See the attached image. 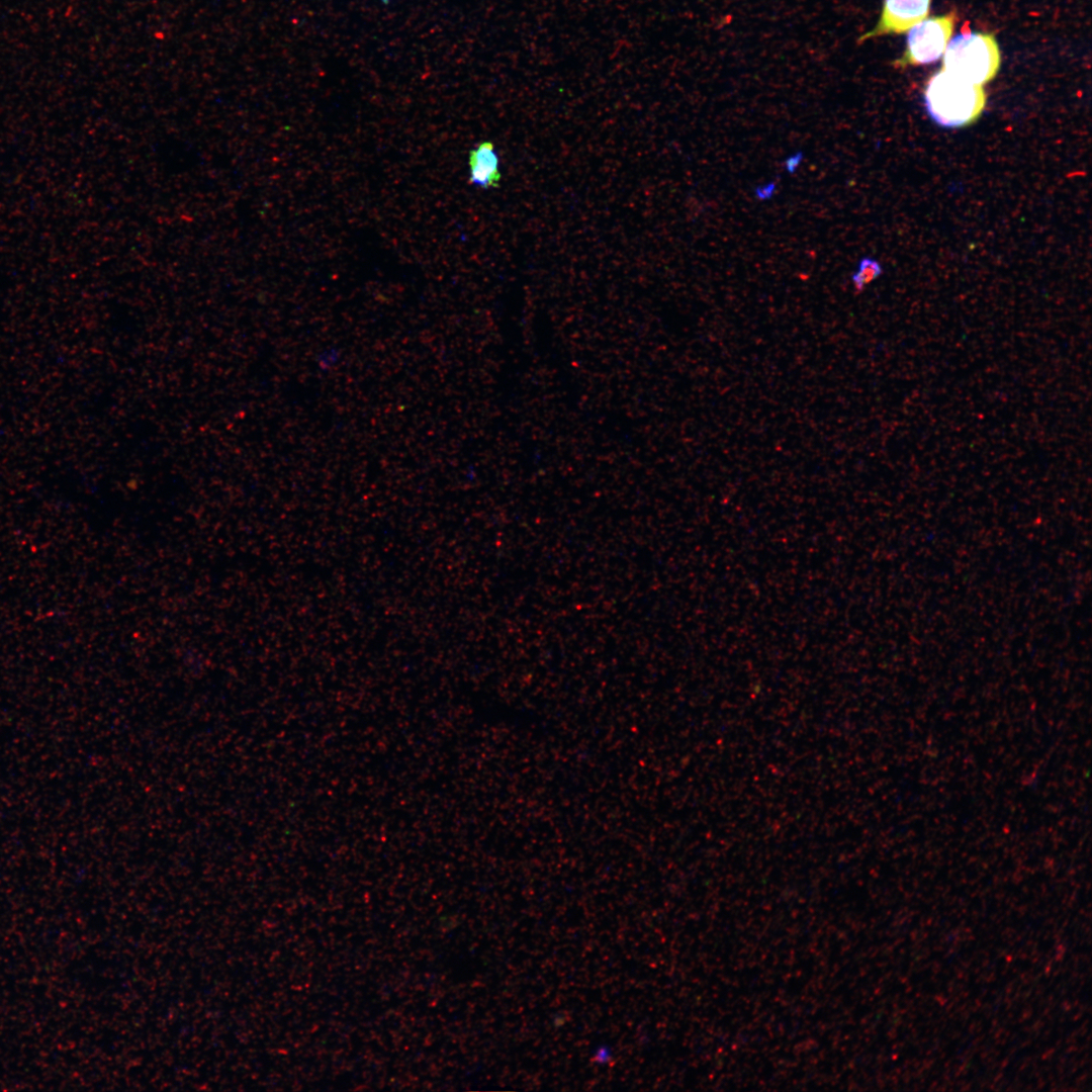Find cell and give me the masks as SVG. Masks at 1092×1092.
I'll return each instance as SVG.
<instances>
[{"instance_id": "9", "label": "cell", "mask_w": 1092, "mask_h": 1092, "mask_svg": "<svg viewBox=\"0 0 1092 1092\" xmlns=\"http://www.w3.org/2000/svg\"><path fill=\"white\" fill-rule=\"evenodd\" d=\"M380 1L382 2V4H384V5H388V4L390 3V1H391V0H380Z\"/></svg>"}, {"instance_id": "6", "label": "cell", "mask_w": 1092, "mask_h": 1092, "mask_svg": "<svg viewBox=\"0 0 1092 1092\" xmlns=\"http://www.w3.org/2000/svg\"><path fill=\"white\" fill-rule=\"evenodd\" d=\"M882 266L872 258H862L852 274L851 281L856 292H861L867 285L872 283L882 274Z\"/></svg>"}, {"instance_id": "1", "label": "cell", "mask_w": 1092, "mask_h": 1092, "mask_svg": "<svg viewBox=\"0 0 1092 1092\" xmlns=\"http://www.w3.org/2000/svg\"><path fill=\"white\" fill-rule=\"evenodd\" d=\"M924 101L928 114L936 123L954 128L967 126L979 118L986 104V94L981 85L941 69L928 80Z\"/></svg>"}, {"instance_id": "5", "label": "cell", "mask_w": 1092, "mask_h": 1092, "mask_svg": "<svg viewBox=\"0 0 1092 1092\" xmlns=\"http://www.w3.org/2000/svg\"><path fill=\"white\" fill-rule=\"evenodd\" d=\"M498 162L494 145L489 141L479 143L469 153L470 183L484 189L497 187L502 177Z\"/></svg>"}, {"instance_id": "2", "label": "cell", "mask_w": 1092, "mask_h": 1092, "mask_svg": "<svg viewBox=\"0 0 1092 1092\" xmlns=\"http://www.w3.org/2000/svg\"><path fill=\"white\" fill-rule=\"evenodd\" d=\"M998 43L991 33L963 32L948 42L942 60V70L981 85L991 81L1000 67Z\"/></svg>"}, {"instance_id": "7", "label": "cell", "mask_w": 1092, "mask_h": 1092, "mask_svg": "<svg viewBox=\"0 0 1092 1092\" xmlns=\"http://www.w3.org/2000/svg\"><path fill=\"white\" fill-rule=\"evenodd\" d=\"M776 189H777V183H776V181H771V182H768L766 184L757 186L755 188V190H754V194H755V197L758 200L764 201V200L770 199L772 197V195L776 192Z\"/></svg>"}, {"instance_id": "4", "label": "cell", "mask_w": 1092, "mask_h": 1092, "mask_svg": "<svg viewBox=\"0 0 1092 1092\" xmlns=\"http://www.w3.org/2000/svg\"><path fill=\"white\" fill-rule=\"evenodd\" d=\"M931 0H884L880 18L875 27L861 36L858 41L887 34L908 32L914 25L925 19L929 13Z\"/></svg>"}, {"instance_id": "3", "label": "cell", "mask_w": 1092, "mask_h": 1092, "mask_svg": "<svg viewBox=\"0 0 1092 1092\" xmlns=\"http://www.w3.org/2000/svg\"><path fill=\"white\" fill-rule=\"evenodd\" d=\"M957 22L956 12L925 18L908 31L905 51L893 65L899 69L937 61L944 53Z\"/></svg>"}, {"instance_id": "8", "label": "cell", "mask_w": 1092, "mask_h": 1092, "mask_svg": "<svg viewBox=\"0 0 1092 1092\" xmlns=\"http://www.w3.org/2000/svg\"><path fill=\"white\" fill-rule=\"evenodd\" d=\"M803 158H804V155H803L802 152H797L796 154L790 156L785 161V169L787 170V172L793 174L797 170V168L800 166L801 162L803 161Z\"/></svg>"}]
</instances>
